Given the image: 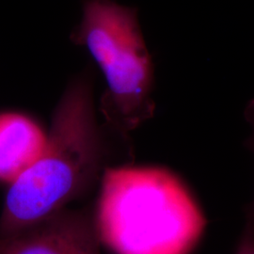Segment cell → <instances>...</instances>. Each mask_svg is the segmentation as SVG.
Listing matches in <instances>:
<instances>
[{"mask_svg":"<svg viewBox=\"0 0 254 254\" xmlns=\"http://www.w3.org/2000/svg\"><path fill=\"white\" fill-rule=\"evenodd\" d=\"M116 136L123 135L97 119L91 77L78 75L55 109L41 156L9 185L0 237L20 233L85 196L113 167L110 139Z\"/></svg>","mask_w":254,"mask_h":254,"instance_id":"obj_1","label":"cell"},{"mask_svg":"<svg viewBox=\"0 0 254 254\" xmlns=\"http://www.w3.org/2000/svg\"><path fill=\"white\" fill-rule=\"evenodd\" d=\"M94 217L115 254H190L206 219L180 177L156 166H113L102 176Z\"/></svg>","mask_w":254,"mask_h":254,"instance_id":"obj_2","label":"cell"},{"mask_svg":"<svg viewBox=\"0 0 254 254\" xmlns=\"http://www.w3.org/2000/svg\"><path fill=\"white\" fill-rule=\"evenodd\" d=\"M105 75L100 100L105 123L123 136L154 117V68L135 8L112 0H84L81 23L72 34Z\"/></svg>","mask_w":254,"mask_h":254,"instance_id":"obj_3","label":"cell"},{"mask_svg":"<svg viewBox=\"0 0 254 254\" xmlns=\"http://www.w3.org/2000/svg\"><path fill=\"white\" fill-rule=\"evenodd\" d=\"M101 244L94 210L66 207L0 237V254H101Z\"/></svg>","mask_w":254,"mask_h":254,"instance_id":"obj_4","label":"cell"},{"mask_svg":"<svg viewBox=\"0 0 254 254\" xmlns=\"http://www.w3.org/2000/svg\"><path fill=\"white\" fill-rule=\"evenodd\" d=\"M46 135L29 117L18 112L0 113V182L12 184L44 151Z\"/></svg>","mask_w":254,"mask_h":254,"instance_id":"obj_5","label":"cell"},{"mask_svg":"<svg viewBox=\"0 0 254 254\" xmlns=\"http://www.w3.org/2000/svg\"><path fill=\"white\" fill-rule=\"evenodd\" d=\"M245 117L252 127V135L247 139L246 146L254 154V99L248 104L245 110ZM247 223L254 230V200L247 209Z\"/></svg>","mask_w":254,"mask_h":254,"instance_id":"obj_6","label":"cell"},{"mask_svg":"<svg viewBox=\"0 0 254 254\" xmlns=\"http://www.w3.org/2000/svg\"><path fill=\"white\" fill-rule=\"evenodd\" d=\"M236 254H254V230L248 223L240 237Z\"/></svg>","mask_w":254,"mask_h":254,"instance_id":"obj_7","label":"cell"}]
</instances>
